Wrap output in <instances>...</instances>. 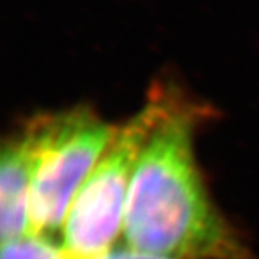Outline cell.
Wrapping results in <instances>:
<instances>
[{"instance_id": "cell-1", "label": "cell", "mask_w": 259, "mask_h": 259, "mask_svg": "<svg viewBox=\"0 0 259 259\" xmlns=\"http://www.w3.org/2000/svg\"><path fill=\"white\" fill-rule=\"evenodd\" d=\"M205 113L180 94L145 142L125 208L130 248L175 259H248L195 161L194 135Z\"/></svg>"}, {"instance_id": "cell-2", "label": "cell", "mask_w": 259, "mask_h": 259, "mask_svg": "<svg viewBox=\"0 0 259 259\" xmlns=\"http://www.w3.org/2000/svg\"><path fill=\"white\" fill-rule=\"evenodd\" d=\"M180 96L172 86H156L135 116L117 126L114 139L73 198L63 224L69 259H96L111 250L123 219L130 186L145 142Z\"/></svg>"}, {"instance_id": "cell-3", "label": "cell", "mask_w": 259, "mask_h": 259, "mask_svg": "<svg viewBox=\"0 0 259 259\" xmlns=\"http://www.w3.org/2000/svg\"><path fill=\"white\" fill-rule=\"evenodd\" d=\"M117 125L88 106L46 114L30 197L31 233L49 234L66 220L73 198L109 147Z\"/></svg>"}, {"instance_id": "cell-4", "label": "cell", "mask_w": 259, "mask_h": 259, "mask_svg": "<svg viewBox=\"0 0 259 259\" xmlns=\"http://www.w3.org/2000/svg\"><path fill=\"white\" fill-rule=\"evenodd\" d=\"M44 126L46 114H39L4 142L0 156V233L4 242L31 233L30 197Z\"/></svg>"}, {"instance_id": "cell-5", "label": "cell", "mask_w": 259, "mask_h": 259, "mask_svg": "<svg viewBox=\"0 0 259 259\" xmlns=\"http://www.w3.org/2000/svg\"><path fill=\"white\" fill-rule=\"evenodd\" d=\"M0 259H69L64 248L58 247L49 234L30 233L19 239L7 240Z\"/></svg>"}, {"instance_id": "cell-6", "label": "cell", "mask_w": 259, "mask_h": 259, "mask_svg": "<svg viewBox=\"0 0 259 259\" xmlns=\"http://www.w3.org/2000/svg\"><path fill=\"white\" fill-rule=\"evenodd\" d=\"M96 259H175V257H167V256H158L152 253H144L135 248H120V250H109Z\"/></svg>"}]
</instances>
